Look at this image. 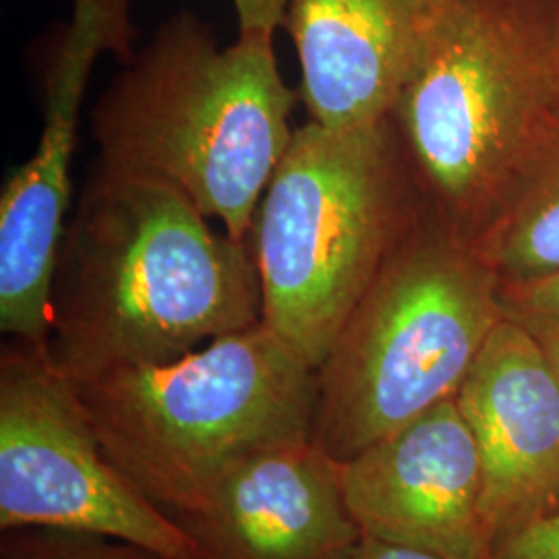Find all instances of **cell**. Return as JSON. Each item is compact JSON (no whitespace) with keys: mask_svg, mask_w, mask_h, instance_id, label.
I'll use <instances>...</instances> for the list:
<instances>
[{"mask_svg":"<svg viewBox=\"0 0 559 559\" xmlns=\"http://www.w3.org/2000/svg\"><path fill=\"white\" fill-rule=\"evenodd\" d=\"M420 210L390 120L295 129L251 233L261 321L318 369Z\"/></svg>","mask_w":559,"mask_h":559,"instance_id":"5b68a950","label":"cell"},{"mask_svg":"<svg viewBox=\"0 0 559 559\" xmlns=\"http://www.w3.org/2000/svg\"><path fill=\"white\" fill-rule=\"evenodd\" d=\"M501 300L508 316L559 320V274L501 284Z\"/></svg>","mask_w":559,"mask_h":559,"instance_id":"9a60e30c","label":"cell"},{"mask_svg":"<svg viewBox=\"0 0 559 559\" xmlns=\"http://www.w3.org/2000/svg\"><path fill=\"white\" fill-rule=\"evenodd\" d=\"M471 247L501 284L559 274V124Z\"/></svg>","mask_w":559,"mask_h":559,"instance_id":"4fadbf2b","label":"cell"},{"mask_svg":"<svg viewBox=\"0 0 559 559\" xmlns=\"http://www.w3.org/2000/svg\"><path fill=\"white\" fill-rule=\"evenodd\" d=\"M299 98L282 80L274 36L239 34L221 48L182 11L124 62L92 127L106 168L177 189L230 239L251 242Z\"/></svg>","mask_w":559,"mask_h":559,"instance_id":"7a4b0ae2","label":"cell"},{"mask_svg":"<svg viewBox=\"0 0 559 559\" xmlns=\"http://www.w3.org/2000/svg\"><path fill=\"white\" fill-rule=\"evenodd\" d=\"M75 385L108 460L177 522L249 462L313 440L318 369L263 321Z\"/></svg>","mask_w":559,"mask_h":559,"instance_id":"277c9868","label":"cell"},{"mask_svg":"<svg viewBox=\"0 0 559 559\" xmlns=\"http://www.w3.org/2000/svg\"><path fill=\"white\" fill-rule=\"evenodd\" d=\"M516 318V316H514ZM528 325L535 338L545 350L547 359L551 360L559 378V320H543V318H519Z\"/></svg>","mask_w":559,"mask_h":559,"instance_id":"d6986e66","label":"cell"},{"mask_svg":"<svg viewBox=\"0 0 559 559\" xmlns=\"http://www.w3.org/2000/svg\"><path fill=\"white\" fill-rule=\"evenodd\" d=\"M452 0H288L309 120L360 129L390 119Z\"/></svg>","mask_w":559,"mask_h":559,"instance_id":"8fae6325","label":"cell"},{"mask_svg":"<svg viewBox=\"0 0 559 559\" xmlns=\"http://www.w3.org/2000/svg\"><path fill=\"white\" fill-rule=\"evenodd\" d=\"M479 445L485 556L559 514V378L524 321L508 316L456 394Z\"/></svg>","mask_w":559,"mask_h":559,"instance_id":"9c48e42d","label":"cell"},{"mask_svg":"<svg viewBox=\"0 0 559 559\" xmlns=\"http://www.w3.org/2000/svg\"><path fill=\"white\" fill-rule=\"evenodd\" d=\"M179 524L198 559H353L362 539L340 464L316 440L249 462Z\"/></svg>","mask_w":559,"mask_h":559,"instance_id":"7c38bea8","label":"cell"},{"mask_svg":"<svg viewBox=\"0 0 559 559\" xmlns=\"http://www.w3.org/2000/svg\"><path fill=\"white\" fill-rule=\"evenodd\" d=\"M551 11H554V34H556V50H558L559 64V0H551Z\"/></svg>","mask_w":559,"mask_h":559,"instance_id":"ffe728a7","label":"cell"},{"mask_svg":"<svg viewBox=\"0 0 559 559\" xmlns=\"http://www.w3.org/2000/svg\"><path fill=\"white\" fill-rule=\"evenodd\" d=\"M11 528L92 533L198 559L179 522L108 460L75 381L17 340L0 355V531Z\"/></svg>","mask_w":559,"mask_h":559,"instance_id":"52a82bcc","label":"cell"},{"mask_svg":"<svg viewBox=\"0 0 559 559\" xmlns=\"http://www.w3.org/2000/svg\"><path fill=\"white\" fill-rule=\"evenodd\" d=\"M485 559H559V514L501 540Z\"/></svg>","mask_w":559,"mask_h":559,"instance_id":"2e32d148","label":"cell"},{"mask_svg":"<svg viewBox=\"0 0 559 559\" xmlns=\"http://www.w3.org/2000/svg\"><path fill=\"white\" fill-rule=\"evenodd\" d=\"M0 559H164L140 545L59 528L2 531Z\"/></svg>","mask_w":559,"mask_h":559,"instance_id":"5bb4252c","label":"cell"},{"mask_svg":"<svg viewBox=\"0 0 559 559\" xmlns=\"http://www.w3.org/2000/svg\"><path fill=\"white\" fill-rule=\"evenodd\" d=\"M503 318L501 280L423 207L318 367L313 440L346 462L454 399Z\"/></svg>","mask_w":559,"mask_h":559,"instance_id":"8992f818","label":"cell"},{"mask_svg":"<svg viewBox=\"0 0 559 559\" xmlns=\"http://www.w3.org/2000/svg\"><path fill=\"white\" fill-rule=\"evenodd\" d=\"M239 34H265L274 36L284 25L288 0H233Z\"/></svg>","mask_w":559,"mask_h":559,"instance_id":"e0dca14e","label":"cell"},{"mask_svg":"<svg viewBox=\"0 0 559 559\" xmlns=\"http://www.w3.org/2000/svg\"><path fill=\"white\" fill-rule=\"evenodd\" d=\"M338 464L362 537L448 559H485L479 445L456 396Z\"/></svg>","mask_w":559,"mask_h":559,"instance_id":"30bf717a","label":"cell"},{"mask_svg":"<svg viewBox=\"0 0 559 559\" xmlns=\"http://www.w3.org/2000/svg\"><path fill=\"white\" fill-rule=\"evenodd\" d=\"M353 559H448L425 549L417 547H406V545H396L388 540L373 539V537H362L359 543V549Z\"/></svg>","mask_w":559,"mask_h":559,"instance_id":"ac0fdd59","label":"cell"},{"mask_svg":"<svg viewBox=\"0 0 559 559\" xmlns=\"http://www.w3.org/2000/svg\"><path fill=\"white\" fill-rule=\"evenodd\" d=\"M131 41V0H73V17L44 75L38 147L0 198V330L17 342L48 346L81 100L102 52L129 62L135 57Z\"/></svg>","mask_w":559,"mask_h":559,"instance_id":"ba28073f","label":"cell"},{"mask_svg":"<svg viewBox=\"0 0 559 559\" xmlns=\"http://www.w3.org/2000/svg\"><path fill=\"white\" fill-rule=\"evenodd\" d=\"M260 321L251 242L164 182L90 170L52 276L46 355L64 378L170 362Z\"/></svg>","mask_w":559,"mask_h":559,"instance_id":"6da1fadb","label":"cell"},{"mask_svg":"<svg viewBox=\"0 0 559 559\" xmlns=\"http://www.w3.org/2000/svg\"><path fill=\"white\" fill-rule=\"evenodd\" d=\"M388 120L423 207L473 245L558 129L551 0H452Z\"/></svg>","mask_w":559,"mask_h":559,"instance_id":"3957f363","label":"cell"}]
</instances>
